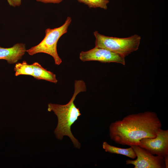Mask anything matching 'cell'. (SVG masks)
<instances>
[{"mask_svg":"<svg viewBox=\"0 0 168 168\" xmlns=\"http://www.w3.org/2000/svg\"><path fill=\"white\" fill-rule=\"evenodd\" d=\"M102 147L106 152L123 155L133 159L136 157V154L131 146L128 148H122L110 145L104 142Z\"/></svg>","mask_w":168,"mask_h":168,"instance_id":"obj_10","label":"cell"},{"mask_svg":"<svg viewBox=\"0 0 168 168\" xmlns=\"http://www.w3.org/2000/svg\"><path fill=\"white\" fill-rule=\"evenodd\" d=\"M9 4L12 7L19 6L21 4V0H7Z\"/></svg>","mask_w":168,"mask_h":168,"instance_id":"obj_13","label":"cell"},{"mask_svg":"<svg viewBox=\"0 0 168 168\" xmlns=\"http://www.w3.org/2000/svg\"><path fill=\"white\" fill-rule=\"evenodd\" d=\"M80 59L83 62L96 61L102 63H116L125 65V57L118 53L103 48L95 47L86 51H82Z\"/></svg>","mask_w":168,"mask_h":168,"instance_id":"obj_7","label":"cell"},{"mask_svg":"<svg viewBox=\"0 0 168 168\" xmlns=\"http://www.w3.org/2000/svg\"><path fill=\"white\" fill-rule=\"evenodd\" d=\"M94 34L95 46L106 49L124 57L138 49L141 39V36L137 34L124 38L106 36L97 31L94 32Z\"/></svg>","mask_w":168,"mask_h":168,"instance_id":"obj_4","label":"cell"},{"mask_svg":"<svg viewBox=\"0 0 168 168\" xmlns=\"http://www.w3.org/2000/svg\"><path fill=\"white\" fill-rule=\"evenodd\" d=\"M139 146L148 150L152 155L163 157L168 155V130L160 129L154 138L141 139Z\"/></svg>","mask_w":168,"mask_h":168,"instance_id":"obj_6","label":"cell"},{"mask_svg":"<svg viewBox=\"0 0 168 168\" xmlns=\"http://www.w3.org/2000/svg\"><path fill=\"white\" fill-rule=\"evenodd\" d=\"M71 21V18L68 16L64 23L60 27L46 29L45 36L42 41L38 45L26 50V52L30 55L41 53L48 54L53 58L56 65H60L62 60L57 53V42L60 37L67 32Z\"/></svg>","mask_w":168,"mask_h":168,"instance_id":"obj_3","label":"cell"},{"mask_svg":"<svg viewBox=\"0 0 168 168\" xmlns=\"http://www.w3.org/2000/svg\"><path fill=\"white\" fill-rule=\"evenodd\" d=\"M31 65L34 71L33 77L35 78L44 80L55 83L57 82L56 75L53 72L43 68L38 62H35Z\"/></svg>","mask_w":168,"mask_h":168,"instance_id":"obj_9","label":"cell"},{"mask_svg":"<svg viewBox=\"0 0 168 168\" xmlns=\"http://www.w3.org/2000/svg\"><path fill=\"white\" fill-rule=\"evenodd\" d=\"M162 124L154 112L129 114L112 122L109 126L111 139L119 144L138 146L144 138H154Z\"/></svg>","mask_w":168,"mask_h":168,"instance_id":"obj_1","label":"cell"},{"mask_svg":"<svg viewBox=\"0 0 168 168\" xmlns=\"http://www.w3.org/2000/svg\"><path fill=\"white\" fill-rule=\"evenodd\" d=\"M26 51L25 44L23 43L16 44L9 48L0 47V59L6 60L9 64L15 63L21 59Z\"/></svg>","mask_w":168,"mask_h":168,"instance_id":"obj_8","label":"cell"},{"mask_svg":"<svg viewBox=\"0 0 168 168\" xmlns=\"http://www.w3.org/2000/svg\"><path fill=\"white\" fill-rule=\"evenodd\" d=\"M86 86L84 81L80 80H75L74 91L69 101L64 105L49 103L48 110L53 111L57 115L58 123L54 131L56 137L62 140L64 136H67L71 139L74 147L79 148L81 144L72 135L71 127L81 115L79 108H77L74 103L77 96L80 92L86 91Z\"/></svg>","mask_w":168,"mask_h":168,"instance_id":"obj_2","label":"cell"},{"mask_svg":"<svg viewBox=\"0 0 168 168\" xmlns=\"http://www.w3.org/2000/svg\"><path fill=\"white\" fill-rule=\"evenodd\" d=\"M166 168H168V155L164 157Z\"/></svg>","mask_w":168,"mask_h":168,"instance_id":"obj_15","label":"cell"},{"mask_svg":"<svg viewBox=\"0 0 168 168\" xmlns=\"http://www.w3.org/2000/svg\"><path fill=\"white\" fill-rule=\"evenodd\" d=\"M136 155V160L126 161L127 165L132 164L134 168H166L163 156H154L146 149L139 146H131Z\"/></svg>","mask_w":168,"mask_h":168,"instance_id":"obj_5","label":"cell"},{"mask_svg":"<svg viewBox=\"0 0 168 168\" xmlns=\"http://www.w3.org/2000/svg\"><path fill=\"white\" fill-rule=\"evenodd\" d=\"M88 5L90 8L99 7L105 10L107 9V4L109 0H77Z\"/></svg>","mask_w":168,"mask_h":168,"instance_id":"obj_12","label":"cell"},{"mask_svg":"<svg viewBox=\"0 0 168 168\" xmlns=\"http://www.w3.org/2000/svg\"><path fill=\"white\" fill-rule=\"evenodd\" d=\"M37 2H40L44 3H59L63 0H36Z\"/></svg>","mask_w":168,"mask_h":168,"instance_id":"obj_14","label":"cell"},{"mask_svg":"<svg viewBox=\"0 0 168 168\" xmlns=\"http://www.w3.org/2000/svg\"><path fill=\"white\" fill-rule=\"evenodd\" d=\"M15 76L25 75L31 76L33 74V69L31 64H28L25 61L21 63H16L14 68Z\"/></svg>","mask_w":168,"mask_h":168,"instance_id":"obj_11","label":"cell"}]
</instances>
